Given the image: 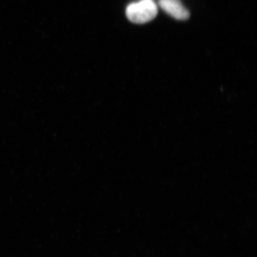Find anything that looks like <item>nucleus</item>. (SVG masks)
<instances>
[{"instance_id":"obj_1","label":"nucleus","mask_w":257,"mask_h":257,"mask_svg":"<svg viewBox=\"0 0 257 257\" xmlns=\"http://www.w3.org/2000/svg\"><path fill=\"white\" fill-rule=\"evenodd\" d=\"M158 8L152 0H142L140 2L131 3L126 10L128 20L133 23H147L156 17Z\"/></svg>"},{"instance_id":"obj_2","label":"nucleus","mask_w":257,"mask_h":257,"mask_svg":"<svg viewBox=\"0 0 257 257\" xmlns=\"http://www.w3.org/2000/svg\"><path fill=\"white\" fill-rule=\"evenodd\" d=\"M159 5L167 14L178 20H186L190 16L179 0H160Z\"/></svg>"}]
</instances>
